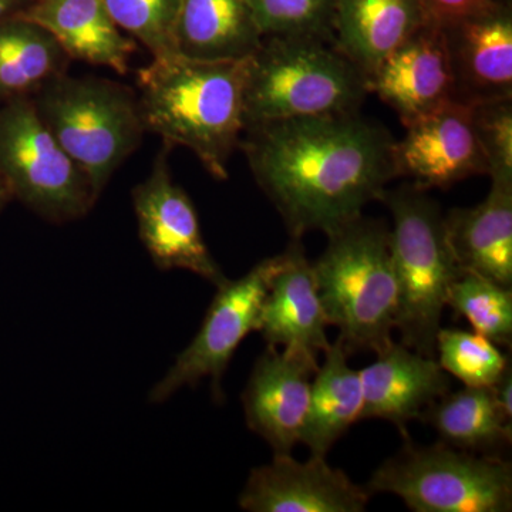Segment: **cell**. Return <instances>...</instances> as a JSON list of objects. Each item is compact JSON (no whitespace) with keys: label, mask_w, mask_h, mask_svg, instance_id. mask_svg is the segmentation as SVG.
Returning a JSON list of instances; mask_svg holds the SVG:
<instances>
[{"label":"cell","mask_w":512,"mask_h":512,"mask_svg":"<svg viewBox=\"0 0 512 512\" xmlns=\"http://www.w3.org/2000/svg\"><path fill=\"white\" fill-rule=\"evenodd\" d=\"M170 147L158 154L150 175L131 192L138 237L158 269H183L218 286L227 279L202 238L200 220L187 192L171 177Z\"/></svg>","instance_id":"10"},{"label":"cell","mask_w":512,"mask_h":512,"mask_svg":"<svg viewBox=\"0 0 512 512\" xmlns=\"http://www.w3.org/2000/svg\"><path fill=\"white\" fill-rule=\"evenodd\" d=\"M420 420L437 431L440 441L468 453L503 457L511 446V420L501 412L491 387L448 392L427 407Z\"/></svg>","instance_id":"23"},{"label":"cell","mask_w":512,"mask_h":512,"mask_svg":"<svg viewBox=\"0 0 512 512\" xmlns=\"http://www.w3.org/2000/svg\"><path fill=\"white\" fill-rule=\"evenodd\" d=\"M372 494L350 480L326 457L298 461L292 454H274L256 467L239 494V507L249 512H362Z\"/></svg>","instance_id":"11"},{"label":"cell","mask_w":512,"mask_h":512,"mask_svg":"<svg viewBox=\"0 0 512 512\" xmlns=\"http://www.w3.org/2000/svg\"><path fill=\"white\" fill-rule=\"evenodd\" d=\"M282 254L266 258L235 281L217 286L207 315L195 338L177 356L163 379L150 392V402L164 403L185 386H195L210 377L212 393L221 402L222 377L229 362L249 333L258 332L262 305L272 278L281 268Z\"/></svg>","instance_id":"9"},{"label":"cell","mask_w":512,"mask_h":512,"mask_svg":"<svg viewBox=\"0 0 512 512\" xmlns=\"http://www.w3.org/2000/svg\"><path fill=\"white\" fill-rule=\"evenodd\" d=\"M239 148L291 238L328 234L397 177L394 138L359 113L252 124Z\"/></svg>","instance_id":"1"},{"label":"cell","mask_w":512,"mask_h":512,"mask_svg":"<svg viewBox=\"0 0 512 512\" xmlns=\"http://www.w3.org/2000/svg\"><path fill=\"white\" fill-rule=\"evenodd\" d=\"M367 94L365 74L319 37H264L249 56L245 120L274 123L359 113Z\"/></svg>","instance_id":"4"},{"label":"cell","mask_w":512,"mask_h":512,"mask_svg":"<svg viewBox=\"0 0 512 512\" xmlns=\"http://www.w3.org/2000/svg\"><path fill=\"white\" fill-rule=\"evenodd\" d=\"M379 201L393 220L390 249L397 282L400 343L420 355L436 357L448 289L463 272L448 244L444 215L427 191L413 184L396 190L386 188Z\"/></svg>","instance_id":"5"},{"label":"cell","mask_w":512,"mask_h":512,"mask_svg":"<svg viewBox=\"0 0 512 512\" xmlns=\"http://www.w3.org/2000/svg\"><path fill=\"white\" fill-rule=\"evenodd\" d=\"M427 25L446 28L471 16L487 12L500 0H420Z\"/></svg>","instance_id":"30"},{"label":"cell","mask_w":512,"mask_h":512,"mask_svg":"<svg viewBox=\"0 0 512 512\" xmlns=\"http://www.w3.org/2000/svg\"><path fill=\"white\" fill-rule=\"evenodd\" d=\"M443 30L458 103L512 97V13L498 3Z\"/></svg>","instance_id":"16"},{"label":"cell","mask_w":512,"mask_h":512,"mask_svg":"<svg viewBox=\"0 0 512 512\" xmlns=\"http://www.w3.org/2000/svg\"><path fill=\"white\" fill-rule=\"evenodd\" d=\"M323 355L325 362L313 375L301 443L312 456L326 457L336 441L362 420L363 389L359 372L349 366V353L339 339Z\"/></svg>","instance_id":"22"},{"label":"cell","mask_w":512,"mask_h":512,"mask_svg":"<svg viewBox=\"0 0 512 512\" xmlns=\"http://www.w3.org/2000/svg\"><path fill=\"white\" fill-rule=\"evenodd\" d=\"M500 2L510 3V2H507V0H500Z\"/></svg>","instance_id":"34"},{"label":"cell","mask_w":512,"mask_h":512,"mask_svg":"<svg viewBox=\"0 0 512 512\" xmlns=\"http://www.w3.org/2000/svg\"><path fill=\"white\" fill-rule=\"evenodd\" d=\"M436 359L441 369L467 387H491L511 365V357L490 339L460 329H440Z\"/></svg>","instance_id":"26"},{"label":"cell","mask_w":512,"mask_h":512,"mask_svg":"<svg viewBox=\"0 0 512 512\" xmlns=\"http://www.w3.org/2000/svg\"><path fill=\"white\" fill-rule=\"evenodd\" d=\"M69 57L42 26L13 16L0 22V104L35 96L66 73Z\"/></svg>","instance_id":"24"},{"label":"cell","mask_w":512,"mask_h":512,"mask_svg":"<svg viewBox=\"0 0 512 512\" xmlns=\"http://www.w3.org/2000/svg\"><path fill=\"white\" fill-rule=\"evenodd\" d=\"M367 92L396 111L404 127L456 103L443 30L431 25L417 30L367 77Z\"/></svg>","instance_id":"14"},{"label":"cell","mask_w":512,"mask_h":512,"mask_svg":"<svg viewBox=\"0 0 512 512\" xmlns=\"http://www.w3.org/2000/svg\"><path fill=\"white\" fill-rule=\"evenodd\" d=\"M468 106L491 183L512 184V97Z\"/></svg>","instance_id":"29"},{"label":"cell","mask_w":512,"mask_h":512,"mask_svg":"<svg viewBox=\"0 0 512 512\" xmlns=\"http://www.w3.org/2000/svg\"><path fill=\"white\" fill-rule=\"evenodd\" d=\"M123 32L143 43L153 57L177 53L175 29L181 0H103Z\"/></svg>","instance_id":"27"},{"label":"cell","mask_w":512,"mask_h":512,"mask_svg":"<svg viewBox=\"0 0 512 512\" xmlns=\"http://www.w3.org/2000/svg\"><path fill=\"white\" fill-rule=\"evenodd\" d=\"M363 389L362 420L393 423L404 439L407 424L450 392L451 380L436 357L420 355L393 342L377 353L375 362L360 370Z\"/></svg>","instance_id":"17"},{"label":"cell","mask_w":512,"mask_h":512,"mask_svg":"<svg viewBox=\"0 0 512 512\" xmlns=\"http://www.w3.org/2000/svg\"><path fill=\"white\" fill-rule=\"evenodd\" d=\"M248 0H181L177 53L195 60H241L261 46Z\"/></svg>","instance_id":"21"},{"label":"cell","mask_w":512,"mask_h":512,"mask_svg":"<svg viewBox=\"0 0 512 512\" xmlns=\"http://www.w3.org/2000/svg\"><path fill=\"white\" fill-rule=\"evenodd\" d=\"M447 306L456 318L466 319L478 335L511 348V288L473 272H461L448 289Z\"/></svg>","instance_id":"25"},{"label":"cell","mask_w":512,"mask_h":512,"mask_svg":"<svg viewBox=\"0 0 512 512\" xmlns=\"http://www.w3.org/2000/svg\"><path fill=\"white\" fill-rule=\"evenodd\" d=\"M264 37H319L332 40L336 0H248Z\"/></svg>","instance_id":"28"},{"label":"cell","mask_w":512,"mask_h":512,"mask_svg":"<svg viewBox=\"0 0 512 512\" xmlns=\"http://www.w3.org/2000/svg\"><path fill=\"white\" fill-rule=\"evenodd\" d=\"M248 59L210 62L171 53L153 57L136 73L146 131L167 147L188 148L217 180H227L229 160L247 128Z\"/></svg>","instance_id":"2"},{"label":"cell","mask_w":512,"mask_h":512,"mask_svg":"<svg viewBox=\"0 0 512 512\" xmlns=\"http://www.w3.org/2000/svg\"><path fill=\"white\" fill-rule=\"evenodd\" d=\"M495 402L500 406L501 412L508 420L512 421V369L511 365L507 367L504 375L497 380V383L491 386Z\"/></svg>","instance_id":"31"},{"label":"cell","mask_w":512,"mask_h":512,"mask_svg":"<svg viewBox=\"0 0 512 512\" xmlns=\"http://www.w3.org/2000/svg\"><path fill=\"white\" fill-rule=\"evenodd\" d=\"M32 100L40 119L99 198L146 133L137 94L111 80L63 73Z\"/></svg>","instance_id":"6"},{"label":"cell","mask_w":512,"mask_h":512,"mask_svg":"<svg viewBox=\"0 0 512 512\" xmlns=\"http://www.w3.org/2000/svg\"><path fill=\"white\" fill-rule=\"evenodd\" d=\"M262 305L258 332L266 345L318 360L330 346L329 326L312 262L301 238H292Z\"/></svg>","instance_id":"15"},{"label":"cell","mask_w":512,"mask_h":512,"mask_svg":"<svg viewBox=\"0 0 512 512\" xmlns=\"http://www.w3.org/2000/svg\"><path fill=\"white\" fill-rule=\"evenodd\" d=\"M427 25L420 0H336L333 45L367 77Z\"/></svg>","instance_id":"20"},{"label":"cell","mask_w":512,"mask_h":512,"mask_svg":"<svg viewBox=\"0 0 512 512\" xmlns=\"http://www.w3.org/2000/svg\"><path fill=\"white\" fill-rule=\"evenodd\" d=\"M19 16L55 37L70 60L128 72L136 42L116 25L103 0H33Z\"/></svg>","instance_id":"18"},{"label":"cell","mask_w":512,"mask_h":512,"mask_svg":"<svg viewBox=\"0 0 512 512\" xmlns=\"http://www.w3.org/2000/svg\"><path fill=\"white\" fill-rule=\"evenodd\" d=\"M10 200H12V197H10V192L8 188H6V185L3 184V181L0 180V214H2V211L5 210V207L8 205Z\"/></svg>","instance_id":"33"},{"label":"cell","mask_w":512,"mask_h":512,"mask_svg":"<svg viewBox=\"0 0 512 512\" xmlns=\"http://www.w3.org/2000/svg\"><path fill=\"white\" fill-rule=\"evenodd\" d=\"M33 0H0V22L18 16L32 5Z\"/></svg>","instance_id":"32"},{"label":"cell","mask_w":512,"mask_h":512,"mask_svg":"<svg viewBox=\"0 0 512 512\" xmlns=\"http://www.w3.org/2000/svg\"><path fill=\"white\" fill-rule=\"evenodd\" d=\"M444 225L461 271L512 288V184L491 183L483 202L454 208Z\"/></svg>","instance_id":"19"},{"label":"cell","mask_w":512,"mask_h":512,"mask_svg":"<svg viewBox=\"0 0 512 512\" xmlns=\"http://www.w3.org/2000/svg\"><path fill=\"white\" fill-rule=\"evenodd\" d=\"M318 360L268 345L256 359L242 393L249 430L262 437L274 454H292L301 443Z\"/></svg>","instance_id":"12"},{"label":"cell","mask_w":512,"mask_h":512,"mask_svg":"<svg viewBox=\"0 0 512 512\" xmlns=\"http://www.w3.org/2000/svg\"><path fill=\"white\" fill-rule=\"evenodd\" d=\"M0 180L43 220L64 224L96 204L92 185L40 119L32 97L0 104Z\"/></svg>","instance_id":"8"},{"label":"cell","mask_w":512,"mask_h":512,"mask_svg":"<svg viewBox=\"0 0 512 512\" xmlns=\"http://www.w3.org/2000/svg\"><path fill=\"white\" fill-rule=\"evenodd\" d=\"M394 164L397 177L426 191L488 175L470 106L456 101L407 126L406 136L394 141Z\"/></svg>","instance_id":"13"},{"label":"cell","mask_w":512,"mask_h":512,"mask_svg":"<svg viewBox=\"0 0 512 512\" xmlns=\"http://www.w3.org/2000/svg\"><path fill=\"white\" fill-rule=\"evenodd\" d=\"M328 245L313 262L329 326L350 355L382 352L394 342L397 282L390 228L363 215L325 234Z\"/></svg>","instance_id":"3"},{"label":"cell","mask_w":512,"mask_h":512,"mask_svg":"<svg viewBox=\"0 0 512 512\" xmlns=\"http://www.w3.org/2000/svg\"><path fill=\"white\" fill-rule=\"evenodd\" d=\"M370 494H393L414 512H510L512 464L437 441L419 446L406 437L366 484Z\"/></svg>","instance_id":"7"}]
</instances>
